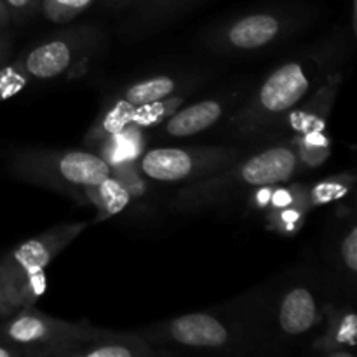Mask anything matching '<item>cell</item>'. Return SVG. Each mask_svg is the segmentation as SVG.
<instances>
[{
  "instance_id": "f546056e",
  "label": "cell",
  "mask_w": 357,
  "mask_h": 357,
  "mask_svg": "<svg viewBox=\"0 0 357 357\" xmlns=\"http://www.w3.org/2000/svg\"><path fill=\"white\" fill-rule=\"evenodd\" d=\"M351 21H352V33L357 31V0H352V14H351Z\"/></svg>"
},
{
  "instance_id": "83f0119b",
  "label": "cell",
  "mask_w": 357,
  "mask_h": 357,
  "mask_svg": "<svg viewBox=\"0 0 357 357\" xmlns=\"http://www.w3.org/2000/svg\"><path fill=\"white\" fill-rule=\"evenodd\" d=\"M24 356V352L21 351L17 345L10 344V342L3 340L2 337H0V357H21Z\"/></svg>"
},
{
  "instance_id": "30bf717a",
  "label": "cell",
  "mask_w": 357,
  "mask_h": 357,
  "mask_svg": "<svg viewBox=\"0 0 357 357\" xmlns=\"http://www.w3.org/2000/svg\"><path fill=\"white\" fill-rule=\"evenodd\" d=\"M167 354H171V351L149 344L136 331L115 333L89 326L86 333L51 349L45 357H153Z\"/></svg>"
},
{
  "instance_id": "7c38bea8",
  "label": "cell",
  "mask_w": 357,
  "mask_h": 357,
  "mask_svg": "<svg viewBox=\"0 0 357 357\" xmlns=\"http://www.w3.org/2000/svg\"><path fill=\"white\" fill-rule=\"evenodd\" d=\"M236 103L234 94L206 98L197 103L180 107L169 119H166L160 131L171 138H187L206 131L223 119L229 108Z\"/></svg>"
},
{
  "instance_id": "6da1fadb",
  "label": "cell",
  "mask_w": 357,
  "mask_h": 357,
  "mask_svg": "<svg viewBox=\"0 0 357 357\" xmlns=\"http://www.w3.org/2000/svg\"><path fill=\"white\" fill-rule=\"evenodd\" d=\"M344 58L338 40H326L272 70L227 122V136L264 139L282 128L289 114L324 82Z\"/></svg>"
},
{
  "instance_id": "4fadbf2b",
  "label": "cell",
  "mask_w": 357,
  "mask_h": 357,
  "mask_svg": "<svg viewBox=\"0 0 357 357\" xmlns=\"http://www.w3.org/2000/svg\"><path fill=\"white\" fill-rule=\"evenodd\" d=\"M324 310L319 309L316 295L305 286H295L282 295L278 309L279 328L288 337H300L312 330Z\"/></svg>"
},
{
  "instance_id": "d6986e66",
  "label": "cell",
  "mask_w": 357,
  "mask_h": 357,
  "mask_svg": "<svg viewBox=\"0 0 357 357\" xmlns=\"http://www.w3.org/2000/svg\"><path fill=\"white\" fill-rule=\"evenodd\" d=\"M187 91L180 94H173V96L162 98L153 103L142 105V107L135 108L131 115V126H138V128H150L159 122L169 119L174 112L185 105V98H187Z\"/></svg>"
},
{
  "instance_id": "44dd1931",
  "label": "cell",
  "mask_w": 357,
  "mask_h": 357,
  "mask_svg": "<svg viewBox=\"0 0 357 357\" xmlns=\"http://www.w3.org/2000/svg\"><path fill=\"white\" fill-rule=\"evenodd\" d=\"M98 0H40V13L51 23H72L75 17L86 13Z\"/></svg>"
},
{
  "instance_id": "603a6c76",
  "label": "cell",
  "mask_w": 357,
  "mask_h": 357,
  "mask_svg": "<svg viewBox=\"0 0 357 357\" xmlns=\"http://www.w3.org/2000/svg\"><path fill=\"white\" fill-rule=\"evenodd\" d=\"M26 84V79L21 75L13 61H7L6 65L0 66V101L17 94Z\"/></svg>"
},
{
  "instance_id": "f1b7e54d",
  "label": "cell",
  "mask_w": 357,
  "mask_h": 357,
  "mask_svg": "<svg viewBox=\"0 0 357 357\" xmlns=\"http://www.w3.org/2000/svg\"><path fill=\"white\" fill-rule=\"evenodd\" d=\"M10 24V16H9V10H7L6 3L3 0H0V30Z\"/></svg>"
},
{
  "instance_id": "5bb4252c",
  "label": "cell",
  "mask_w": 357,
  "mask_h": 357,
  "mask_svg": "<svg viewBox=\"0 0 357 357\" xmlns=\"http://www.w3.org/2000/svg\"><path fill=\"white\" fill-rule=\"evenodd\" d=\"M328 314L326 333L314 340L312 349L324 356L335 351H354L357 344V316L351 309L324 307Z\"/></svg>"
},
{
  "instance_id": "ba28073f",
  "label": "cell",
  "mask_w": 357,
  "mask_h": 357,
  "mask_svg": "<svg viewBox=\"0 0 357 357\" xmlns=\"http://www.w3.org/2000/svg\"><path fill=\"white\" fill-rule=\"evenodd\" d=\"M87 330V324L68 323L26 305L6 317L0 326V337L17 345L24 356L45 357L51 349L80 337Z\"/></svg>"
},
{
  "instance_id": "e0dca14e",
  "label": "cell",
  "mask_w": 357,
  "mask_h": 357,
  "mask_svg": "<svg viewBox=\"0 0 357 357\" xmlns=\"http://www.w3.org/2000/svg\"><path fill=\"white\" fill-rule=\"evenodd\" d=\"M129 201H131L129 192L112 174L107 180L100 181V183L89 185V187L84 188V202L93 204L103 218L124 211L128 208Z\"/></svg>"
},
{
  "instance_id": "484cf974",
  "label": "cell",
  "mask_w": 357,
  "mask_h": 357,
  "mask_svg": "<svg viewBox=\"0 0 357 357\" xmlns=\"http://www.w3.org/2000/svg\"><path fill=\"white\" fill-rule=\"evenodd\" d=\"M340 253H342L344 267L347 268L351 274H356L357 272V229L356 227H351L349 234L344 237Z\"/></svg>"
},
{
  "instance_id": "4dcf8cb0",
  "label": "cell",
  "mask_w": 357,
  "mask_h": 357,
  "mask_svg": "<svg viewBox=\"0 0 357 357\" xmlns=\"http://www.w3.org/2000/svg\"><path fill=\"white\" fill-rule=\"evenodd\" d=\"M103 2L110 3V6H115V7H126L128 0H103Z\"/></svg>"
},
{
  "instance_id": "d4e9b609",
  "label": "cell",
  "mask_w": 357,
  "mask_h": 357,
  "mask_svg": "<svg viewBox=\"0 0 357 357\" xmlns=\"http://www.w3.org/2000/svg\"><path fill=\"white\" fill-rule=\"evenodd\" d=\"M17 309H21V307L17 305L16 295H14V286L7 272L0 265V319H6L10 314L16 312Z\"/></svg>"
},
{
  "instance_id": "3957f363",
  "label": "cell",
  "mask_w": 357,
  "mask_h": 357,
  "mask_svg": "<svg viewBox=\"0 0 357 357\" xmlns=\"http://www.w3.org/2000/svg\"><path fill=\"white\" fill-rule=\"evenodd\" d=\"M9 169L26 183L63 192L79 202H84V188L112 174L103 155L84 150H17L10 155Z\"/></svg>"
},
{
  "instance_id": "9c48e42d",
  "label": "cell",
  "mask_w": 357,
  "mask_h": 357,
  "mask_svg": "<svg viewBox=\"0 0 357 357\" xmlns=\"http://www.w3.org/2000/svg\"><path fill=\"white\" fill-rule=\"evenodd\" d=\"M87 227H89V222L56 225L42 232L40 236L31 237V239L21 243L3 260H0V265L7 272L10 282H13L14 295H16V288L24 279L45 272L51 261L70 243H73Z\"/></svg>"
},
{
  "instance_id": "cb8c5ba5",
  "label": "cell",
  "mask_w": 357,
  "mask_h": 357,
  "mask_svg": "<svg viewBox=\"0 0 357 357\" xmlns=\"http://www.w3.org/2000/svg\"><path fill=\"white\" fill-rule=\"evenodd\" d=\"M9 10L10 23L23 24L35 16L40 9V0H3Z\"/></svg>"
},
{
  "instance_id": "ac0fdd59",
  "label": "cell",
  "mask_w": 357,
  "mask_h": 357,
  "mask_svg": "<svg viewBox=\"0 0 357 357\" xmlns=\"http://www.w3.org/2000/svg\"><path fill=\"white\" fill-rule=\"evenodd\" d=\"M132 112H135V108L115 98L114 103L101 112L98 121L89 129L86 136V143H103L108 138L117 135V132H121L122 129L131 124Z\"/></svg>"
},
{
  "instance_id": "7a4b0ae2",
  "label": "cell",
  "mask_w": 357,
  "mask_h": 357,
  "mask_svg": "<svg viewBox=\"0 0 357 357\" xmlns=\"http://www.w3.org/2000/svg\"><path fill=\"white\" fill-rule=\"evenodd\" d=\"M300 169V160L289 143L267 146L250 152L211 176L185 183L174 195L173 208L181 213L218 208L248 190L288 183Z\"/></svg>"
},
{
  "instance_id": "52a82bcc",
  "label": "cell",
  "mask_w": 357,
  "mask_h": 357,
  "mask_svg": "<svg viewBox=\"0 0 357 357\" xmlns=\"http://www.w3.org/2000/svg\"><path fill=\"white\" fill-rule=\"evenodd\" d=\"M155 347L194 349V351H230L236 344V330L209 312H194L136 331Z\"/></svg>"
},
{
  "instance_id": "1f68e13d",
  "label": "cell",
  "mask_w": 357,
  "mask_h": 357,
  "mask_svg": "<svg viewBox=\"0 0 357 357\" xmlns=\"http://www.w3.org/2000/svg\"><path fill=\"white\" fill-rule=\"evenodd\" d=\"M136 2H138V0H128V3H126V7H131V6H135Z\"/></svg>"
},
{
  "instance_id": "9a60e30c",
  "label": "cell",
  "mask_w": 357,
  "mask_h": 357,
  "mask_svg": "<svg viewBox=\"0 0 357 357\" xmlns=\"http://www.w3.org/2000/svg\"><path fill=\"white\" fill-rule=\"evenodd\" d=\"M192 82H194V79H181V77L173 75H157L131 84V86L126 87L115 98L124 101L129 107L138 108L142 105L153 103V101L173 96V94L185 93V91H188Z\"/></svg>"
},
{
  "instance_id": "5b68a950",
  "label": "cell",
  "mask_w": 357,
  "mask_h": 357,
  "mask_svg": "<svg viewBox=\"0 0 357 357\" xmlns=\"http://www.w3.org/2000/svg\"><path fill=\"white\" fill-rule=\"evenodd\" d=\"M100 40L101 33L91 24L66 28L21 52L13 63L26 82L75 75L89 65Z\"/></svg>"
},
{
  "instance_id": "4316f807",
  "label": "cell",
  "mask_w": 357,
  "mask_h": 357,
  "mask_svg": "<svg viewBox=\"0 0 357 357\" xmlns=\"http://www.w3.org/2000/svg\"><path fill=\"white\" fill-rule=\"evenodd\" d=\"M10 49H13V40L6 31L0 30V66L6 65L10 58Z\"/></svg>"
},
{
  "instance_id": "8fae6325",
  "label": "cell",
  "mask_w": 357,
  "mask_h": 357,
  "mask_svg": "<svg viewBox=\"0 0 357 357\" xmlns=\"http://www.w3.org/2000/svg\"><path fill=\"white\" fill-rule=\"evenodd\" d=\"M342 82H344V73L337 68L286 117V121L282 122V128H288L289 131L300 136L326 135L328 121H330L331 110H333Z\"/></svg>"
},
{
  "instance_id": "8992f818",
  "label": "cell",
  "mask_w": 357,
  "mask_h": 357,
  "mask_svg": "<svg viewBox=\"0 0 357 357\" xmlns=\"http://www.w3.org/2000/svg\"><path fill=\"white\" fill-rule=\"evenodd\" d=\"M250 153L239 146H164L146 150L138 160L143 176L162 183H190L232 166Z\"/></svg>"
},
{
  "instance_id": "2e32d148",
  "label": "cell",
  "mask_w": 357,
  "mask_h": 357,
  "mask_svg": "<svg viewBox=\"0 0 357 357\" xmlns=\"http://www.w3.org/2000/svg\"><path fill=\"white\" fill-rule=\"evenodd\" d=\"M197 2L201 0H138L129 7L131 17L128 20V28L136 31L160 26Z\"/></svg>"
},
{
  "instance_id": "277c9868",
  "label": "cell",
  "mask_w": 357,
  "mask_h": 357,
  "mask_svg": "<svg viewBox=\"0 0 357 357\" xmlns=\"http://www.w3.org/2000/svg\"><path fill=\"white\" fill-rule=\"evenodd\" d=\"M303 24L305 16L302 9H258L216 24L202 37V42L216 54H251L288 40Z\"/></svg>"
},
{
  "instance_id": "7402d4cb",
  "label": "cell",
  "mask_w": 357,
  "mask_h": 357,
  "mask_svg": "<svg viewBox=\"0 0 357 357\" xmlns=\"http://www.w3.org/2000/svg\"><path fill=\"white\" fill-rule=\"evenodd\" d=\"M110 171L112 176L124 185V188L129 192L131 197H139V195H143L146 192L145 178L139 176L132 159L119 160V162L110 164Z\"/></svg>"
},
{
  "instance_id": "ffe728a7",
  "label": "cell",
  "mask_w": 357,
  "mask_h": 357,
  "mask_svg": "<svg viewBox=\"0 0 357 357\" xmlns=\"http://www.w3.org/2000/svg\"><path fill=\"white\" fill-rule=\"evenodd\" d=\"M356 178L351 173L333 174V176L326 178V180L317 181L310 188H307V197H309L310 208L314 206L330 204V202L340 201L344 199L349 192L354 187Z\"/></svg>"
}]
</instances>
